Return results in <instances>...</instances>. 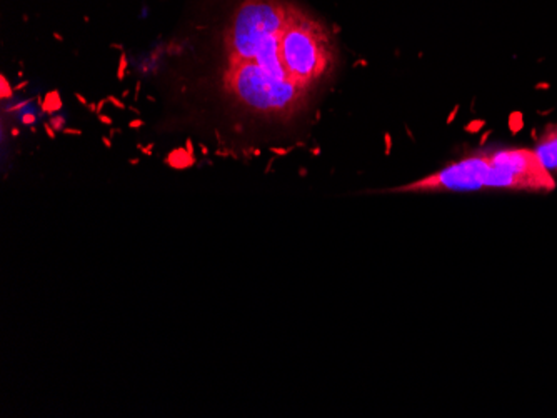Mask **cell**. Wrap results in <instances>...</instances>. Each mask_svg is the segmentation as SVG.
<instances>
[{
	"instance_id": "obj_4",
	"label": "cell",
	"mask_w": 557,
	"mask_h": 418,
	"mask_svg": "<svg viewBox=\"0 0 557 418\" xmlns=\"http://www.w3.org/2000/svg\"><path fill=\"white\" fill-rule=\"evenodd\" d=\"M289 8L282 0H240L223 37L227 62L252 60L264 45L280 39Z\"/></svg>"
},
{
	"instance_id": "obj_8",
	"label": "cell",
	"mask_w": 557,
	"mask_h": 418,
	"mask_svg": "<svg viewBox=\"0 0 557 418\" xmlns=\"http://www.w3.org/2000/svg\"><path fill=\"white\" fill-rule=\"evenodd\" d=\"M12 95V88L8 87V82L5 77H2V99H8Z\"/></svg>"
},
{
	"instance_id": "obj_17",
	"label": "cell",
	"mask_w": 557,
	"mask_h": 418,
	"mask_svg": "<svg viewBox=\"0 0 557 418\" xmlns=\"http://www.w3.org/2000/svg\"><path fill=\"white\" fill-rule=\"evenodd\" d=\"M75 97H77V100H79V102H82V104H87V102H85V99H84V97L80 95V94H77V95H75Z\"/></svg>"
},
{
	"instance_id": "obj_13",
	"label": "cell",
	"mask_w": 557,
	"mask_h": 418,
	"mask_svg": "<svg viewBox=\"0 0 557 418\" xmlns=\"http://www.w3.org/2000/svg\"><path fill=\"white\" fill-rule=\"evenodd\" d=\"M109 102H112L113 105H117V107H119V108H124V104H122L120 100H115V99H113V97H109Z\"/></svg>"
},
{
	"instance_id": "obj_3",
	"label": "cell",
	"mask_w": 557,
	"mask_h": 418,
	"mask_svg": "<svg viewBox=\"0 0 557 418\" xmlns=\"http://www.w3.org/2000/svg\"><path fill=\"white\" fill-rule=\"evenodd\" d=\"M223 90L240 107L274 119H289L306 104L309 92L292 80L278 78L252 60L227 62Z\"/></svg>"
},
{
	"instance_id": "obj_6",
	"label": "cell",
	"mask_w": 557,
	"mask_h": 418,
	"mask_svg": "<svg viewBox=\"0 0 557 418\" xmlns=\"http://www.w3.org/2000/svg\"><path fill=\"white\" fill-rule=\"evenodd\" d=\"M192 162H194L192 154H189V152L184 150V149H179V150L172 152V154L168 155V158H167L168 165H172V167H175V168L189 167V165H192Z\"/></svg>"
},
{
	"instance_id": "obj_9",
	"label": "cell",
	"mask_w": 557,
	"mask_h": 418,
	"mask_svg": "<svg viewBox=\"0 0 557 418\" xmlns=\"http://www.w3.org/2000/svg\"><path fill=\"white\" fill-rule=\"evenodd\" d=\"M50 125L54 127V130H62L64 129V119H62V117H52V119H50Z\"/></svg>"
},
{
	"instance_id": "obj_7",
	"label": "cell",
	"mask_w": 557,
	"mask_h": 418,
	"mask_svg": "<svg viewBox=\"0 0 557 418\" xmlns=\"http://www.w3.org/2000/svg\"><path fill=\"white\" fill-rule=\"evenodd\" d=\"M60 107H62V102H60V97H58L57 92H52V94H49L47 97H45V102H44V105H42L44 112H47V113L57 112Z\"/></svg>"
},
{
	"instance_id": "obj_14",
	"label": "cell",
	"mask_w": 557,
	"mask_h": 418,
	"mask_svg": "<svg viewBox=\"0 0 557 418\" xmlns=\"http://www.w3.org/2000/svg\"><path fill=\"white\" fill-rule=\"evenodd\" d=\"M64 133H69V135H80V130H75V129H64Z\"/></svg>"
},
{
	"instance_id": "obj_15",
	"label": "cell",
	"mask_w": 557,
	"mask_h": 418,
	"mask_svg": "<svg viewBox=\"0 0 557 418\" xmlns=\"http://www.w3.org/2000/svg\"><path fill=\"white\" fill-rule=\"evenodd\" d=\"M143 125V122L142 120H134V122H130V127H132V129H137V127H142Z\"/></svg>"
},
{
	"instance_id": "obj_16",
	"label": "cell",
	"mask_w": 557,
	"mask_h": 418,
	"mask_svg": "<svg viewBox=\"0 0 557 418\" xmlns=\"http://www.w3.org/2000/svg\"><path fill=\"white\" fill-rule=\"evenodd\" d=\"M100 120H102V124H107V125H111V124H112V120L109 119L107 115H100Z\"/></svg>"
},
{
	"instance_id": "obj_10",
	"label": "cell",
	"mask_w": 557,
	"mask_h": 418,
	"mask_svg": "<svg viewBox=\"0 0 557 418\" xmlns=\"http://www.w3.org/2000/svg\"><path fill=\"white\" fill-rule=\"evenodd\" d=\"M35 119H37V117L33 115V113H25V115L22 117V122H24L25 125H32L33 122H35Z\"/></svg>"
},
{
	"instance_id": "obj_2",
	"label": "cell",
	"mask_w": 557,
	"mask_h": 418,
	"mask_svg": "<svg viewBox=\"0 0 557 418\" xmlns=\"http://www.w3.org/2000/svg\"><path fill=\"white\" fill-rule=\"evenodd\" d=\"M278 52L292 82L307 92L322 82L334 67V44L327 28L292 3Z\"/></svg>"
},
{
	"instance_id": "obj_11",
	"label": "cell",
	"mask_w": 557,
	"mask_h": 418,
	"mask_svg": "<svg viewBox=\"0 0 557 418\" xmlns=\"http://www.w3.org/2000/svg\"><path fill=\"white\" fill-rule=\"evenodd\" d=\"M124 70H125V55H122V58H120V69H119V78L124 77Z\"/></svg>"
},
{
	"instance_id": "obj_5",
	"label": "cell",
	"mask_w": 557,
	"mask_h": 418,
	"mask_svg": "<svg viewBox=\"0 0 557 418\" xmlns=\"http://www.w3.org/2000/svg\"><path fill=\"white\" fill-rule=\"evenodd\" d=\"M534 152L547 172L557 174V125H549L544 130Z\"/></svg>"
},
{
	"instance_id": "obj_12",
	"label": "cell",
	"mask_w": 557,
	"mask_h": 418,
	"mask_svg": "<svg viewBox=\"0 0 557 418\" xmlns=\"http://www.w3.org/2000/svg\"><path fill=\"white\" fill-rule=\"evenodd\" d=\"M45 132H47V135L50 138H56V130H54L49 124H45Z\"/></svg>"
},
{
	"instance_id": "obj_1",
	"label": "cell",
	"mask_w": 557,
	"mask_h": 418,
	"mask_svg": "<svg viewBox=\"0 0 557 418\" xmlns=\"http://www.w3.org/2000/svg\"><path fill=\"white\" fill-rule=\"evenodd\" d=\"M480 188L552 192L556 180L534 150L504 149L479 152L395 192H474Z\"/></svg>"
}]
</instances>
